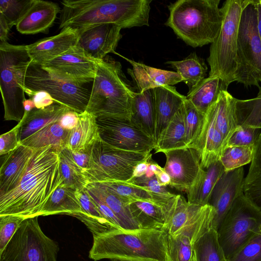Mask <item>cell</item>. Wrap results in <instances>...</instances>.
Masks as SVG:
<instances>
[{"label":"cell","instance_id":"1","mask_svg":"<svg viewBox=\"0 0 261 261\" xmlns=\"http://www.w3.org/2000/svg\"><path fill=\"white\" fill-rule=\"evenodd\" d=\"M58 151L51 146L35 149L16 187L0 196V216H38L62 183Z\"/></svg>","mask_w":261,"mask_h":261},{"label":"cell","instance_id":"2","mask_svg":"<svg viewBox=\"0 0 261 261\" xmlns=\"http://www.w3.org/2000/svg\"><path fill=\"white\" fill-rule=\"evenodd\" d=\"M150 0H64L59 28L79 30L106 23L121 29L149 26Z\"/></svg>","mask_w":261,"mask_h":261},{"label":"cell","instance_id":"3","mask_svg":"<svg viewBox=\"0 0 261 261\" xmlns=\"http://www.w3.org/2000/svg\"><path fill=\"white\" fill-rule=\"evenodd\" d=\"M168 234L161 229H117L93 236L89 257L135 261H170Z\"/></svg>","mask_w":261,"mask_h":261},{"label":"cell","instance_id":"4","mask_svg":"<svg viewBox=\"0 0 261 261\" xmlns=\"http://www.w3.org/2000/svg\"><path fill=\"white\" fill-rule=\"evenodd\" d=\"M220 2V0L177 1L168 6L169 16L165 24L193 47L211 44L222 26Z\"/></svg>","mask_w":261,"mask_h":261},{"label":"cell","instance_id":"5","mask_svg":"<svg viewBox=\"0 0 261 261\" xmlns=\"http://www.w3.org/2000/svg\"><path fill=\"white\" fill-rule=\"evenodd\" d=\"M96 61V72L86 111L96 118L130 119L135 92L125 80L120 63L106 57Z\"/></svg>","mask_w":261,"mask_h":261},{"label":"cell","instance_id":"6","mask_svg":"<svg viewBox=\"0 0 261 261\" xmlns=\"http://www.w3.org/2000/svg\"><path fill=\"white\" fill-rule=\"evenodd\" d=\"M252 0H227L220 8L222 26L211 43L207 59L209 76L218 77L226 85L236 81L237 70V41L239 24L244 9Z\"/></svg>","mask_w":261,"mask_h":261},{"label":"cell","instance_id":"7","mask_svg":"<svg viewBox=\"0 0 261 261\" xmlns=\"http://www.w3.org/2000/svg\"><path fill=\"white\" fill-rule=\"evenodd\" d=\"M31 61L26 45L0 42V88L6 120L19 122L23 118L24 75Z\"/></svg>","mask_w":261,"mask_h":261},{"label":"cell","instance_id":"8","mask_svg":"<svg viewBox=\"0 0 261 261\" xmlns=\"http://www.w3.org/2000/svg\"><path fill=\"white\" fill-rule=\"evenodd\" d=\"M151 156L150 153L114 147L99 137L91 146L88 167L84 174L89 183L128 181L132 178L136 166Z\"/></svg>","mask_w":261,"mask_h":261},{"label":"cell","instance_id":"9","mask_svg":"<svg viewBox=\"0 0 261 261\" xmlns=\"http://www.w3.org/2000/svg\"><path fill=\"white\" fill-rule=\"evenodd\" d=\"M237 70L236 81L245 87L261 82V40L257 27L255 0L243 10L237 41Z\"/></svg>","mask_w":261,"mask_h":261},{"label":"cell","instance_id":"10","mask_svg":"<svg viewBox=\"0 0 261 261\" xmlns=\"http://www.w3.org/2000/svg\"><path fill=\"white\" fill-rule=\"evenodd\" d=\"M227 259L255 234L261 232V211L243 194L234 201L217 230Z\"/></svg>","mask_w":261,"mask_h":261},{"label":"cell","instance_id":"11","mask_svg":"<svg viewBox=\"0 0 261 261\" xmlns=\"http://www.w3.org/2000/svg\"><path fill=\"white\" fill-rule=\"evenodd\" d=\"M38 217L22 221L0 253V261H57L58 243L44 233Z\"/></svg>","mask_w":261,"mask_h":261},{"label":"cell","instance_id":"12","mask_svg":"<svg viewBox=\"0 0 261 261\" xmlns=\"http://www.w3.org/2000/svg\"><path fill=\"white\" fill-rule=\"evenodd\" d=\"M24 86L47 93L55 102L79 114L86 111L91 92L85 85L63 80L32 61L25 72Z\"/></svg>","mask_w":261,"mask_h":261},{"label":"cell","instance_id":"13","mask_svg":"<svg viewBox=\"0 0 261 261\" xmlns=\"http://www.w3.org/2000/svg\"><path fill=\"white\" fill-rule=\"evenodd\" d=\"M96 121L100 139L114 147L142 153H150L155 147L154 140L130 119L99 117Z\"/></svg>","mask_w":261,"mask_h":261},{"label":"cell","instance_id":"14","mask_svg":"<svg viewBox=\"0 0 261 261\" xmlns=\"http://www.w3.org/2000/svg\"><path fill=\"white\" fill-rule=\"evenodd\" d=\"M41 65L63 80L85 85L93 82L97 64L77 45Z\"/></svg>","mask_w":261,"mask_h":261},{"label":"cell","instance_id":"15","mask_svg":"<svg viewBox=\"0 0 261 261\" xmlns=\"http://www.w3.org/2000/svg\"><path fill=\"white\" fill-rule=\"evenodd\" d=\"M166 156L164 170L171 178L170 186L186 192L198 177L202 168L199 151L186 147L164 152Z\"/></svg>","mask_w":261,"mask_h":261},{"label":"cell","instance_id":"16","mask_svg":"<svg viewBox=\"0 0 261 261\" xmlns=\"http://www.w3.org/2000/svg\"><path fill=\"white\" fill-rule=\"evenodd\" d=\"M244 179L242 167L225 171L215 186L208 204L214 210L212 227L217 231L234 201L243 193Z\"/></svg>","mask_w":261,"mask_h":261},{"label":"cell","instance_id":"17","mask_svg":"<svg viewBox=\"0 0 261 261\" xmlns=\"http://www.w3.org/2000/svg\"><path fill=\"white\" fill-rule=\"evenodd\" d=\"M121 29L115 24L106 23L79 30L77 45L91 59L102 60L109 53L117 54L115 49L122 37Z\"/></svg>","mask_w":261,"mask_h":261},{"label":"cell","instance_id":"18","mask_svg":"<svg viewBox=\"0 0 261 261\" xmlns=\"http://www.w3.org/2000/svg\"><path fill=\"white\" fill-rule=\"evenodd\" d=\"M80 36L79 30L66 28L56 35L43 38L27 45L31 61L42 65L76 46Z\"/></svg>","mask_w":261,"mask_h":261},{"label":"cell","instance_id":"19","mask_svg":"<svg viewBox=\"0 0 261 261\" xmlns=\"http://www.w3.org/2000/svg\"><path fill=\"white\" fill-rule=\"evenodd\" d=\"M211 205H198L189 203L184 196L175 195L164 207L166 216L164 230L174 236L182 228L191 224L204 215Z\"/></svg>","mask_w":261,"mask_h":261},{"label":"cell","instance_id":"20","mask_svg":"<svg viewBox=\"0 0 261 261\" xmlns=\"http://www.w3.org/2000/svg\"><path fill=\"white\" fill-rule=\"evenodd\" d=\"M60 11L56 3L32 0L30 8L16 24V29L20 33L25 35L46 33Z\"/></svg>","mask_w":261,"mask_h":261},{"label":"cell","instance_id":"21","mask_svg":"<svg viewBox=\"0 0 261 261\" xmlns=\"http://www.w3.org/2000/svg\"><path fill=\"white\" fill-rule=\"evenodd\" d=\"M35 149L21 145L6 154L0 169V196L18 185L24 174Z\"/></svg>","mask_w":261,"mask_h":261},{"label":"cell","instance_id":"22","mask_svg":"<svg viewBox=\"0 0 261 261\" xmlns=\"http://www.w3.org/2000/svg\"><path fill=\"white\" fill-rule=\"evenodd\" d=\"M132 65L127 71L139 90L142 92L163 86H173L184 82L177 72L151 67L123 57Z\"/></svg>","mask_w":261,"mask_h":261},{"label":"cell","instance_id":"23","mask_svg":"<svg viewBox=\"0 0 261 261\" xmlns=\"http://www.w3.org/2000/svg\"><path fill=\"white\" fill-rule=\"evenodd\" d=\"M155 115V143L163 129L181 107L186 96L174 86H163L153 89Z\"/></svg>","mask_w":261,"mask_h":261},{"label":"cell","instance_id":"24","mask_svg":"<svg viewBox=\"0 0 261 261\" xmlns=\"http://www.w3.org/2000/svg\"><path fill=\"white\" fill-rule=\"evenodd\" d=\"M69 110H71L66 106L55 102L47 107L35 108L29 112H25L23 119L18 122L19 143L44 126L58 121L61 117Z\"/></svg>","mask_w":261,"mask_h":261},{"label":"cell","instance_id":"25","mask_svg":"<svg viewBox=\"0 0 261 261\" xmlns=\"http://www.w3.org/2000/svg\"><path fill=\"white\" fill-rule=\"evenodd\" d=\"M225 172L220 160L206 169L202 168L194 183L186 191L188 202L201 206L208 204L215 186Z\"/></svg>","mask_w":261,"mask_h":261},{"label":"cell","instance_id":"26","mask_svg":"<svg viewBox=\"0 0 261 261\" xmlns=\"http://www.w3.org/2000/svg\"><path fill=\"white\" fill-rule=\"evenodd\" d=\"M88 193L107 204L119 220L122 230L140 229L133 218L129 204L119 196L109 191L98 182H90L86 187Z\"/></svg>","mask_w":261,"mask_h":261},{"label":"cell","instance_id":"27","mask_svg":"<svg viewBox=\"0 0 261 261\" xmlns=\"http://www.w3.org/2000/svg\"><path fill=\"white\" fill-rule=\"evenodd\" d=\"M131 121L155 144V115L153 89L135 92L132 102Z\"/></svg>","mask_w":261,"mask_h":261},{"label":"cell","instance_id":"28","mask_svg":"<svg viewBox=\"0 0 261 261\" xmlns=\"http://www.w3.org/2000/svg\"><path fill=\"white\" fill-rule=\"evenodd\" d=\"M99 137L96 117L85 111L79 114L77 123L70 131L66 148L72 152L89 150Z\"/></svg>","mask_w":261,"mask_h":261},{"label":"cell","instance_id":"29","mask_svg":"<svg viewBox=\"0 0 261 261\" xmlns=\"http://www.w3.org/2000/svg\"><path fill=\"white\" fill-rule=\"evenodd\" d=\"M75 194L83 212L73 217L82 221L93 236L118 229L101 215L86 188L76 191Z\"/></svg>","mask_w":261,"mask_h":261},{"label":"cell","instance_id":"30","mask_svg":"<svg viewBox=\"0 0 261 261\" xmlns=\"http://www.w3.org/2000/svg\"><path fill=\"white\" fill-rule=\"evenodd\" d=\"M228 86L218 77L204 78L189 90L186 98L202 114L205 115L218 99L221 91H227Z\"/></svg>","mask_w":261,"mask_h":261},{"label":"cell","instance_id":"31","mask_svg":"<svg viewBox=\"0 0 261 261\" xmlns=\"http://www.w3.org/2000/svg\"><path fill=\"white\" fill-rule=\"evenodd\" d=\"M187 147L183 104L160 134L154 148L155 152Z\"/></svg>","mask_w":261,"mask_h":261},{"label":"cell","instance_id":"32","mask_svg":"<svg viewBox=\"0 0 261 261\" xmlns=\"http://www.w3.org/2000/svg\"><path fill=\"white\" fill-rule=\"evenodd\" d=\"M75 191L61 184L51 195L39 216L65 214L73 216L82 214L83 211L77 199Z\"/></svg>","mask_w":261,"mask_h":261},{"label":"cell","instance_id":"33","mask_svg":"<svg viewBox=\"0 0 261 261\" xmlns=\"http://www.w3.org/2000/svg\"><path fill=\"white\" fill-rule=\"evenodd\" d=\"M58 121L44 126L21 141L19 144L34 149L51 146L60 152L66 147L70 130L63 128Z\"/></svg>","mask_w":261,"mask_h":261},{"label":"cell","instance_id":"34","mask_svg":"<svg viewBox=\"0 0 261 261\" xmlns=\"http://www.w3.org/2000/svg\"><path fill=\"white\" fill-rule=\"evenodd\" d=\"M132 216L140 229L164 230L166 216L164 206L144 201L129 204Z\"/></svg>","mask_w":261,"mask_h":261},{"label":"cell","instance_id":"35","mask_svg":"<svg viewBox=\"0 0 261 261\" xmlns=\"http://www.w3.org/2000/svg\"><path fill=\"white\" fill-rule=\"evenodd\" d=\"M98 183L109 191L119 196L128 204L136 201H144L164 206L171 200L156 195L129 181Z\"/></svg>","mask_w":261,"mask_h":261},{"label":"cell","instance_id":"36","mask_svg":"<svg viewBox=\"0 0 261 261\" xmlns=\"http://www.w3.org/2000/svg\"><path fill=\"white\" fill-rule=\"evenodd\" d=\"M243 194L261 211V132L254 147L252 160L243 184Z\"/></svg>","mask_w":261,"mask_h":261},{"label":"cell","instance_id":"37","mask_svg":"<svg viewBox=\"0 0 261 261\" xmlns=\"http://www.w3.org/2000/svg\"><path fill=\"white\" fill-rule=\"evenodd\" d=\"M195 261H227L221 246L217 231L210 227L193 244Z\"/></svg>","mask_w":261,"mask_h":261},{"label":"cell","instance_id":"38","mask_svg":"<svg viewBox=\"0 0 261 261\" xmlns=\"http://www.w3.org/2000/svg\"><path fill=\"white\" fill-rule=\"evenodd\" d=\"M166 64H170L176 69L184 79V82L189 86V90L205 78L207 70L204 61L195 53H192L182 60L168 61Z\"/></svg>","mask_w":261,"mask_h":261},{"label":"cell","instance_id":"39","mask_svg":"<svg viewBox=\"0 0 261 261\" xmlns=\"http://www.w3.org/2000/svg\"><path fill=\"white\" fill-rule=\"evenodd\" d=\"M62 184L78 191L86 188L88 180L83 170L73 161L70 151L65 147L59 152Z\"/></svg>","mask_w":261,"mask_h":261},{"label":"cell","instance_id":"40","mask_svg":"<svg viewBox=\"0 0 261 261\" xmlns=\"http://www.w3.org/2000/svg\"><path fill=\"white\" fill-rule=\"evenodd\" d=\"M183 108L186 127L187 147L197 149L203 130L205 115L200 113L187 98L183 103Z\"/></svg>","mask_w":261,"mask_h":261},{"label":"cell","instance_id":"41","mask_svg":"<svg viewBox=\"0 0 261 261\" xmlns=\"http://www.w3.org/2000/svg\"><path fill=\"white\" fill-rule=\"evenodd\" d=\"M254 147V146H226L219 159L225 171L233 170L251 162Z\"/></svg>","mask_w":261,"mask_h":261},{"label":"cell","instance_id":"42","mask_svg":"<svg viewBox=\"0 0 261 261\" xmlns=\"http://www.w3.org/2000/svg\"><path fill=\"white\" fill-rule=\"evenodd\" d=\"M168 250L170 261H191L193 255V245L195 241L191 237L178 233L168 234Z\"/></svg>","mask_w":261,"mask_h":261},{"label":"cell","instance_id":"43","mask_svg":"<svg viewBox=\"0 0 261 261\" xmlns=\"http://www.w3.org/2000/svg\"><path fill=\"white\" fill-rule=\"evenodd\" d=\"M32 0H1L0 15L6 19L10 29L16 25L30 8Z\"/></svg>","mask_w":261,"mask_h":261},{"label":"cell","instance_id":"44","mask_svg":"<svg viewBox=\"0 0 261 261\" xmlns=\"http://www.w3.org/2000/svg\"><path fill=\"white\" fill-rule=\"evenodd\" d=\"M227 261H261V232L253 236Z\"/></svg>","mask_w":261,"mask_h":261},{"label":"cell","instance_id":"45","mask_svg":"<svg viewBox=\"0 0 261 261\" xmlns=\"http://www.w3.org/2000/svg\"><path fill=\"white\" fill-rule=\"evenodd\" d=\"M25 219L23 217L13 215L0 216V253Z\"/></svg>","mask_w":261,"mask_h":261},{"label":"cell","instance_id":"46","mask_svg":"<svg viewBox=\"0 0 261 261\" xmlns=\"http://www.w3.org/2000/svg\"><path fill=\"white\" fill-rule=\"evenodd\" d=\"M260 132V128L238 126L226 146H254Z\"/></svg>","mask_w":261,"mask_h":261},{"label":"cell","instance_id":"47","mask_svg":"<svg viewBox=\"0 0 261 261\" xmlns=\"http://www.w3.org/2000/svg\"><path fill=\"white\" fill-rule=\"evenodd\" d=\"M128 181L168 200L171 199L175 195L171 193L166 187L162 186L155 175L149 177L144 175L132 178Z\"/></svg>","mask_w":261,"mask_h":261},{"label":"cell","instance_id":"48","mask_svg":"<svg viewBox=\"0 0 261 261\" xmlns=\"http://www.w3.org/2000/svg\"><path fill=\"white\" fill-rule=\"evenodd\" d=\"M19 125L18 123L9 132L0 136V155H6L13 151L19 145L18 135Z\"/></svg>","mask_w":261,"mask_h":261},{"label":"cell","instance_id":"49","mask_svg":"<svg viewBox=\"0 0 261 261\" xmlns=\"http://www.w3.org/2000/svg\"><path fill=\"white\" fill-rule=\"evenodd\" d=\"M24 91L34 102L37 109H42L47 107L55 101L51 97L44 91L34 92L25 87Z\"/></svg>","mask_w":261,"mask_h":261},{"label":"cell","instance_id":"50","mask_svg":"<svg viewBox=\"0 0 261 261\" xmlns=\"http://www.w3.org/2000/svg\"><path fill=\"white\" fill-rule=\"evenodd\" d=\"M78 120L79 113L69 110L61 117L58 122L63 128L71 130L76 126Z\"/></svg>","mask_w":261,"mask_h":261},{"label":"cell","instance_id":"51","mask_svg":"<svg viewBox=\"0 0 261 261\" xmlns=\"http://www.w3.org/2000/svg\"><path fill=\"white\" fill-rule=\"evenodd\" d=\"M70 151L73 161L83 170L84 173L88 167L90 150L79 152Z\"/></svg>","mask_w":261,"mask_h":261},{"label":"cell","instance_id":"52","mask_svg":"<svg viewBox=\"0 0 261 261\" xmlns=\"http://www.w3.org/2000/svg\"><path fill=\"white\" fill-rule=\"evenodd\" d=\"M10 29L2 15H0V42H7L8 34Z\"/></svg>","mask_w":261,"mask_h":261},{"label":"cell","instance_id":"53","mask_svg":"<svg viewBox=\"0 0 261 261\" xmlns=\"http://www.w3.org/2000/svg\"><path fill=\"white\" fill-rule=\"evenodd\" d=\"M150 159L141 162L136 166L133 172L132 178L139 177L145 175L148 169Z\"/></svg>","mask_w":261,"mask_h":261},{"label":"cell","instance_id":"54","mask_svg":"<svg viewBox=\"0 0 261 261\" xmlns=\"http://www.w3.org/2000/svg\"><path fill=\"white\" fill-rule=\"evenodd\" d=\"M155 176L162 186L166 187L168 185H170L171 178L164 169L159 172Z\"/></svg>","mask_w":261,"mask_h":261},{"label":"cell","instance_id":"55","mask_svg":"<svg viewBox=\"0 0 261 261\" xmlns=\"http://www.w3.org/2000/svg\"><path fill=\"white\" fill-rule=\"evenodd\" d=\"M257 11V27L259 35L261 40V0H255Z\"/></svg>","mask_w":261,"mask_h":261},{"label":"cell","instance_id":"56","mask_svg":"<svg viewBox=\"0 0 261 261\" xmlns=\"http://www.w3.org/2000/svg\"><path fill=\"white\" fill-rule=\"evenodd\" d=\"M24 108L25 112H29L36 107L33 100L30 98L25 100L24 102Z\"/></svg>","mask_w":261,"mask_h":261},{"label":"cell","instance_id":"57","mask_svg":"<svg viewBox=\"0 0 261 261\" xmlns=\"http://www.w3.org/2000/svg\"><path fill=\"white\" fill-rule=\"evenodd\" d=\"M112 261H135V260H121V259H113Z\"/></svg>","mask_w":261,"mask_h":261},{"label":"cell","instance_id":"58","mask_svg":"<svg viewBox=\"0 0 261 261\" xmlns=\"http://www.w3.org/2000/svg\"><path fill=\"white\" fill-rule=\"evenodd\" d=\"M191 261H195V259H194V256H193V257H192V259Z\"/></svg>","mask_w":261,"mask_h":261}]
</instances>
